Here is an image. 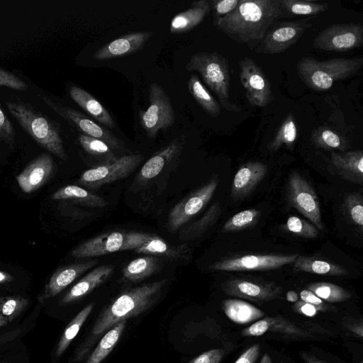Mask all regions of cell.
Wrapping results in <instances>:
<instances>
[{"label": "cell", "mask_w": 363, "mask_h": 363, "mask_svg": "<svg viewBox=\"0 0 363 363\" xmlns=\"http://www.w3.org/2000/svg\"><path fill=\"white\" fill-rule=\"evenodd\" d=\"M1 313L9 323L15 319L28 306V299L17 296L1 297Z\"/></svg>", "instance_id": "cell-42"}, {"label": "cell", "mask_w": 363, "mask_h": 363, "mask_svg": "<svg viewBox=\"0 0 363 363\" xmlns=\"http://www.w3.org/2000/svg\"><path fill=\"white\" fill-rule=\"evenodd\" d=\"M98 263V259L73 263L57 268L38 296L39 302L55 296L77 278Z\"/></svg>", "instance_id": "cell-19"}, {"label": "cell", "mask_w": 363, "mask_h": 363, "mask_svg": "<svg viewBox=\"0 0 363 363\" xmlns=\"http://www.w3.org/2000/svg\"><path fill=\"white\" fill-rule=\"evenodd\" d=\"M126 320L114 325L101 338L99 345L90 354L86 363H101L112 351L118 342L124 328Z\"/></svg>", "instance_id": "cell-34"}, {"label": "cell", "mask_w": 363, "mask_h": 363, "mask_svg": "<svg viewBox=\"0 0 363 363\" xmlns=\"http://www.w3.org/2000/svg\"><path fill=\"white\" fill-rule=\"evenodd\" d=\"M0 86H6L16 90L24 91L28 85L14 74L0 67Z\"/></svg>", "instance_id": "cell-44"}, {"label": "cell", "mask_w": 363, "mask_h": 363, "mask_svg": "<svg viewBox=\"0 0 363 363\" xmlns=\"http://www.w3.org/2000/svg\"><path fill=\"white\" fill-rule=\"evenodd\" d=\"M363 65V57L333 58L319 61L311 57H303L297 65L301 79L311 89L326 91L339 80L346 79L358 72Z\"/></svg>", "instance_id": "cell-4"}, {"label": "cell", "mask_w": 363, "mask_h": 363, "mask_svg": "<svg viewBox=\"0 0 363 363\" xmlns=\"http://www.w3.org/2000/svg\"><path fill=\"white\" fill-rule=\"evenodd\" d=\"M167 283L168 279H164L131 288L121 294L99 315L93 327L92 335H101L116 323L150 308Z\"/></svg>", "instance_id": "cell-2"}, {"label": "cell", "mask_w": 363, "mask_h": 363, "mask_svg": "<svg viewBox=\"0 0 363 363\" xmlns=\"http://www.w3.org/2000/svg\"><path fill=\"white\" fill-rule=\"evenodd\" d=\"M145 233L108 232L89 239L71 252L74 258H92L120 251L134 250L145 238Z\"/></svg>", "instance_id": "cell-6"}, {"label": "cell", "mask_w": 363, "mask_h": 363, "mask_svg": "<svg viewBox=\"0 0 363 363\" xmlns=\"http://www.w3.org/2000/svg\"><path fill=\"white\" fill-rule=\"evenodd\" d=\"M286 299L290 302H296L298 301V294L294 291H289L286 293Z\"/></svg>", "instance_id": "cell-53"}, {"label": "cell", "mask_w": 363, "mask_h": 363, "mask_svg": "<svg viewBox=\"0 0 363 363\" xmlns=\"http://www.w3.org/2000/svg\"><path fill=\"white\" fill-rule=\"evenodd\" d=\"M218 182V177L213 176L206 184L176 203L167 217L169 230L176 232L201 211L213 197Z\"/></svg>", "instance_id": "cell-9"}, {"label": "cell", "mask_w": 363, "mask_h": 363, "mask_svg": "<svg viewBox=\"0 0 363 363\" xmlns=\"http://www.w3.org/2000/svg\"><path fill=\"white\" fill-rule=\"evenodd\" d=\"M0 140L10 145L15 141V132L12 123L9 120L4 112L0 108Z\"/></svg>", "instance_id": "cell-45"}, {"label": "cell", "mask_w": 363, "mask_h": 363, "mask_svg": "<svg viewBox=\"0 0 363 363\" xmlns=\"http://www.w3.org/2000/svg\"><path fill=\"white\" fill-rule=\"evenodd\" d=\"M113 272V266L111 264L94 268L65 294L61 300V303L68 304L82 298L106 281Z\"/></svg>", "instance_id": "cell-24"}, {"label": "cell", "mask_w": 363, "mask_h": 363, "mask_svg": "<svg viewBox=\"0 0 363 363\" xmlns=\"http://www.w3.org/2000/svg\"><path fill=\"white\" fill-rule=\"evenodd\" d=\"M54 169L52 157L48 154H42L16 177V181L23 192L30 194L38 189L50 179Z\"/></svg>", "instance_id": "cell-21"}, {"label": "cell", "mask_w": 363, "mask_h": 363, "mask_svg": "<svg viewBox=\"0 0 363 363\" xmlns=\"http://www.w3.org/2000/svg\"><path fill=\"white\" fill-rule=\"evenodd\" d=\"M308 362L309 363H322V362H315V361H312V360H308Z\"/></svg>", "instance_id": "cell-56"}, {"label": "cell", "mask_w": 363, "mask_h": 363, "mask_svg": "<svg viewBox=\"0 0 363 363\" xmlns=\"http://www.w3.org/2000/svg\"><path fill=\"white\" fill-rule=\"evenodd\" d=\"M295 308L300 313L310 317L315 315L319 308L318 306L306 303L303 301H298L296 304Z\"/></svg>", "instance_id": "cell-51"}, {"label": "cell", "mask_w": 363, "mask_h": 363, "mask_svg": "<svg viewBox=\"0 0 363 363\" xmlns=\"http://www.w3.org/2000/svg\"><path fill=\"white\" fill-rule=\"evenodd\" d=\"M310 18L281 22L269 30L256 49L257 53L277 54L285 52L311 26Z\"/></svg>", "instance_id": "cell-15"}, {"label": "cell", "mask_w": 363, "mask_h": 363, "mask_svg": "<svg viewBox=\"0 0 363 363\" xmlns=\"http://www.w3.org/2000/svg\"><path fill=\"white\" fill-rule=\"evenodd\" d=\"M270 328V319H262L259 320L249 328H247L244 332L245 335L250 336H260L264 334Z\"/></svg>", "instance_id": "cell-48"}, {"label": "cell", "mask_w": 363, "mask_h": 363, "mask_svg": "<svg viewBox=\"0 0 363 363\" xmlns=\"http://www.w3.org/2000/svg\"><path fill=\"white\" fill-rule=\"evenodd\" d=\"M221 208L215 202L199 220L182 228L179 233L180 240L187 241L198 238L208 230L218 219Z\"/></svg>", "instance_id": "cell-31"}, {"label": "cell", "mask_w": 363, "mask_h": 363, "mask_svg": "<svg viewBox=\"0 0 363 363\" xmlns=\"http://www.w3.org/2000/svg\"><path fill=\"white\" fill-rule=\"evenodd\" d=\"M42 99L51 109L82 132V134L101 140L113 150H118L124 148L123 140L118 138L111 130L90 119L82 112L56 103L47 96H43Z\"/></svg>", "instance_id": "cell-12"}, {"label": "cell", "mask_w": 363, "mask_h": 363, "mask_svg": "<svg viewBox=\"0 0 363 363\" xmlns=\"http://www.w3.org/2000/svg\"><path fill=\"white\" fill-rule=\"evenodd\" d=\"M267 166L260 162H248L242 165L234 176L230 194L234 200L249 195L264 179Z\"/></svg>", "instance_id": "cell-22"}, {"label": "cell", "mask_w": 363, "mask_h": 363, "mask_svg": "<svg viewBox=\"0 0 363 363\" xmlns=\"http://www.w3.org/2000/svg\"><path fill=\"white\" fill-rule=\"evenodd\" d=\"M328 169L350 182L363 184V152L361 150L332 152Z\"/></svg>", "instance_id": "cell-20"}, {"label": "cell", "mask_w": 363, "mask_h": 363, "mask_svg": "<svg viewBox=\"0 0 363 363\" xmlns=\"http://www.w3.org/2000/svg\"><path fill=\"white\" fill-rule=\"evenodd\" d=\"M223 309L227 317L239 324H245L258 319L264 313L253 305L238 299H228L223 302Z\"/></svg>", "instance_id": "cell-32"}, {"label": "cell", "mask_w": 363, "mask_h": 363, "mask_svg": "<svg viewBox=\"0 0 363 363\" xmlns=\"http://www.w3.org/2000/svg\"><path fill=\"white\" fill-rule=\"evenodd\" d=\"M222 288L228 294L255 301L272 299L281 293V288L274 282L245 278L228 279Z\"/></svg>", "instance_id": "cell-16"}, {"label": "cell", "mask_w": 363, "mask_h": 363, "mask_svg": "<svg viewBox=\"0 0 363 363\" xmlns=\"http://www.w3.org/2000/svg\"><path fill=\"white\" fill-rule=\"evenodd\" d=\"M152 32H132L122 35L105 44L93 55L96 60L125 57L140 50L153 36Z\"/></svg>", "instance_id": "cell-18"}, {"label": "cell", "mask_w": 363, "mask_h": 363, "mask_svg": "<svg viewBox=\"0 0 363 363\" xmlns=\"http://www.w3.org/2000/svg\"><path fill=\"white\" fill-rule=\"evenodd\" d=\"M259 352V346L256 344L247 349L234 363H255Z\"/></svg>", "instance_id": "cell-49"}, {"label": "cell", "mask_w": 363, "mask_h": 363, "mask_svg": "<svg viewBox=\"0 0 363 363\" xmlns=\"http://www.w3.org/2000/svg\"><path fill=\"white\" fill-rule=\"evenodd\" d=\"M185 143L186 136L181 135L154 154L140 169L138 180L143 183L148 182L157 177L164 169L172 166L179 160Z\"/></svg>", "instance_id": "cell-17"}, {"label": "cell", "mask_w": 363, "mask_h": 363, "mask_svg": "<svg viewBox=\"0 0 363 363\" xmlns=\"http://www.w3.org/2000/svg\"><path fill=\"white\" fill-rule=\"evenodd\" d=\"M240 82L248 102L253 106L264 108L273 100L270 83L262 68L251 58L239 62Z\"/></svg>", "instance_id": "cell-14"}, {"label": "cell", "mask_w": 363, "mask_h": 363, "mask_svg": "<svg viewBox=\"0 0 363 363\" xmlns=\"http://www.w3.org/2000/svg\"><path fill=\"white\" fill-rule=\"evenodd\" d=\"M240 0H213L211 1L214 18H221L232 12Z\"/></svg>", "instance_id": "cell-46"}, {"label": "cell", "mask_w": 363, "mask_h": 363, "mask_svg": "<svg viewBox=\"0 0 363 363\" xmlns=\"http://www.w3.org/2000/svg\"><path fill=\"white\" fill-rule=\"evenodd\" d=\"M363 44L361 23H336L323 30L313 40V47L324 51L347 52Z\"/></svg>", "instance_id": "cell-11"}, {"label": "cell", "mask_w": 363, "mask_h": 363, "mask_svg": "<svg viewBox=\"0 0 363 363\" xmlns=\"http://www.w3.org/2000/svg\"><path fill=\"white\" fill-rule=\"evenodd\" d=\"M298 254L290 255H245L226 258L212 264L213 271H268L294 263Z\"/></svg>", "instance_id": "cell-13"}, {"label": "cell", "mask_w": 363, "mask_h": 363, "mask_svg": "<svg viewBox=\"0 0 363 363\" xmlns=\"http://www.w3.org/2000/svg\"><path fill=\"white\" fill-rule=\"evenodd\" d=\"M286 190L289 205L323 230L319 200L311 184L299 173L293 172L289 177Z\"/></svg>", "instance_id": "cell-10"}, {"label": "cell", "mask_w": 363, "mask_h": 363, "mask_svg": "<svg viewBox=\"0 0 363 363\" xmlns=\"http://www.w3.org/2000/svg\"><path fill=\"white\" fill-rule=\"evenodd\" d=\"M260 363H272V359L267 353L264 354Z\"/></svg>", "instance_id": "cell-54"}, {"label": "cell", "mask_w": 363, "mask_h": 363, "mask_svg": "<svg viewBox=\"0 0 363 363\" xmlns=\"http://www.w3.org/2000/svg\"><path fill=\"white\" fill-rule=\"evenodd\" d=\"M143 160L140 154H131L118 157L115 161L93 167L84 171L78 183L90 189L125 179L130 175Z\"/></svg>", "instance_id": "cell-8"}, {"label": "cell", "mask_w": 363, "mask_h": 363, "mask_svg": "<svg viewBox=\"0 0 363 363\" xmlns=\"http://www.w3.org/2000/svg\"><path fill=\"white\" fill-rule=\"evenodd\" d=\"M13 277L11 274L0 271V284L7 283L13 281Z\"/></svg>", "instance_id": "cell-52"}, {"label": "cell", "mask_w": 363, "mask_h": 363, "mask_svg": "<svg viewBox=\"0 0 363 363\" xmlns=\"http://www.w3.org/2000/svg\"><path fill=\"white\" fill-rule=\"evenodd\" d=\"M210 11L211 6L207 0L194 1L190 8L173 17L169 26L170 33H182L194 29L203 21Z\"/></svg>", "instance_id": "cell-26"}, {"label": "cell", "mask_w": 363, "mask_h": 363, "mask_svg": "<svg viewBox=\"0 0 363 363\" xmlns=\"http://www.w3.org/2000/svg\"><path fill=\"white\" fill-rule=\"evenodd\" d=\"M297 138V128L293 114L289 113L281 124L274 139L270 142L268 148L275 151L285 145L292 149Z\"/></svg>", "instance_id": "cell-36"}, {"label": "cell", "mask_w": 363, "mask_h": 363, "mask_svg": "<svg viewBox=\"0 0 363 363\" xmlns=\"http://www.w3.org/2000/svg\"><path fill=\"white\" fill-rule=\"evenodd\" d=\"M260 211L247 209L233 216L223 225L222 230L225 233L242 230L257 223Z\"/></svg>", "instance_id": "cell-40"}, {"label": "cell", "mask_w": 363, "mask_h": 363, "mask_svg": "<svg viewBox=\"0 0 363 363\" xmlns=\"http://www.w3.org/2000/svg\"><path fill=\"white\" fill-rule=\"evenodd\" d=\"M293 264V269L296 272L325 276H345L348 274L347 269L341 265L313 257L298 255Z\"/></svg>", "instance_id": "cell-28"}, {"label": "cell", "mask_w": 363, "mask_h": 363, "mask_svg": "<svg viewBox=\"0 0 363 363\" xmlns=\"http://www.w3.org/2000/svg\"><path fill=\"white\" fill-rule=\"evenodd\" d=\"M94 308V303H89L69 323L65 328L57 345L55 355L60 357L69 347L71 342L76 337L84 323L91 313Z\"/></svg>", "instance_id": "cell-35"}, {"label": "cell", "mask_w": 363, "mask_h": 363, "mask_svg": "<svg viewBox=\"0 0 363 363\" xmlns=\"http://www.w3.org/2000/svg\"><path fill=\"white\" fill-rule=\"evenodd\" d=\"M54 200L68 201L89 208H104L108 201L101 196L76 185L64 186L51 195Z\"/></svg>", "instance_id": "cell-27"}, {"label": "cell", "mask_w": 363, "mask_h": 363, "mask_svg": "<svg viewBox=\"0 0 363 363\" xmlns=\"http://www.w3.org/2000/svg\"><path fill=\"white\" fill-rule=\"evenodd\" d=\"M78 142L84 152L96 162L94 167L112 162L118 157L108 144L97 138L80 133Z\"/></svg>", "instance_id": "cell-30"}, {"label": "cell", "mask_w": 363, "mask_h": 363, "mask_svg": "<svg viewBox=\"0 0 363 363\" xmlns=\"http://www.w3.org/2000/svg\"><path fill=\"white\" fill-rule=\"evenodd\" d=\"M280 0H240L235 9L213 24L233 40L257 46L279 18L286 16Z\"/></svg>", "instance_id": "cell-1"}, {"label": "cell", "mask_w": 363, "mask_h": 363, "mask_svg": "<svg viewBox=\"0 0 363 363\" xmlns=\"http://www.w3.org/2000/svg\"><path fill=\"white\" fill-rule=\"evenodd\" d=\"M286 228L289 232L305 238H314L318 235V229L314 225L295 216L288 218Z\"/></svg>", "instance_id": "cell-43"}, {"label": "cell", "mask_w": 363, "mask_h": 363, "mask_svg": "<svg viewBox=\"0 0 363 363\" xmlns=\"http://www.w3.org/2000/svg\"><path fill=\"white\" fill-rule=\"evenodd\" d=\"M188 89L192 97L211 116L220 113V105L201 83L198 76L192 74L188 80Z\"/></svg>", "instance_id": "cell-33"}, {"label": "cell", "mask_w": 363, "mask_h": 363, "mask_svg": "<svg viewBox=\"0 0 363 363\" xmlns=\"http://www.w3.org/2000/svg\"><path fill=\"white\" fill-rule=\"evenodd\" d=\"M7 109L23 129L43 148L66 160L63 140L56 123L21 100L6 103Z\"/></svg>", "instance_id": "cell-3"}, {"label": "cell", "mask_w": 363, "mask_h": 363, "mask_svg": "<svg viewBox=\"0 0 363 363\" xmlns=\"http://www.w3.org/2000/svg\"><path fill=\"white\" fill-rule=\"evenodd\" d=\"M307 289L323 301L328 302L344 301L351 296V294L347 291L332 283H311L308 285Z\"/></svg>", "instance_id": "cell-38"}, {"label": "cell", "mask_w": 363, "mask_h": 363, "mask_svg": "<svg viewBox=\"0 0 363 363\" xmlns=\"http://www.w3.org/2000/svg\"><path fill=\"white\" fill-rule=\"evenodd\" d=\"M343 208L351 222L362 228L363 225V199L361 194H347L344 199Z\"/></svg>", "instance_id": "cell-41"}, {"label": "cell", "mask_w": 363, "mask_h": 363, "mask_svg": "<svg viewBox=\"0 0 363 363\" xmlns=\"http://www.w3.org/2000/svg\"><path fill=\"white\" fill-rule=\"evenodd\" d=\"M69 94L71 99L99 124L109 129L115 128L116 123L110 113L92 94L76 85L70 86Z\"/></svg>", "instance_id": "cell-25"}, {"label": "cell", "mask_w": 363, "mask_h": 363, "mask_svg": "<svg viewBox=\"0 0 363 363\" xmlns=\"http://www.w3.org/2000/svg\"><path fill=\"white\" fill-rule=\"evenodd\" d=\"M140 121L150 138H155L160 130H165L174 124L175 112L169 96L157 83L150 84L149 106L140 113Z\"/></svg>", "instance_id": "cell-7"}, {"label": "cell", "mask_w": 363, "mask_h": 363, "mask_svg": "<svg viewBox=\"0 0 363 363\" xmlns=\"http://www.w3.org/2000/svg\"><path fill=\"white\" fill-rule=\"evenodd\" d=\"M9 323L7 319L4 318L1 313V301H0V327L4 326Z\"/></svg>", "instance_id": "cell-55"}, {"label": "cell", "mask_w": 363, "mask_h": 363, "mask_svg": "<svg viewBox=\"0 0 363 363\" xmlns=\"http://www.w3.org/2000/svg\"><path fill=\"white\" fill-rule=\"evenodd\" d=\"M311 141L317 147L325 150H339L344 152L347 148L344 139L335 131L325 126L313 130Z\"/></svg>", "instance_id": "cell-37"}, {"label": "cell", "mask_w": 363, "mask_h": 363, "mask_svg": "<svg viewBox=\"0 0 363 363\" xmlns=\"http://www.w3.org/2000/svg\"><path fill=\"white\" fill-rule=\"evenodd\" d=\"M2 363H6V362H2Z\"/></svg>", "instance_id": "cell-57"}, {"label": "cell", "mask_w": 363, "mask_h": 363, "mask_svg": "<svg viewBox=\"0 0 363 363\" xmlns=\"http://www.w3.org/2000/svg\"><path fill=\"white\" fill-rule=\"evenodd\" d=\"M223 353V350L220 349L208 350L193 359L189 363H219Z\"/></svg>", "instance_id": "cell-47"}, {"label": "cell", "mask_w": 363, "mask_h": 363, "mask_svg": "<svg viewBox=\"0 0 363 363\" xmlns=\"http://www.w3.org/2000/svg\"><path fill=\"white\" fill-rule=\"evenodd\" d=\"M299 295L301 301L306 303L314 305L319 308H322L325 305V303L322 299L308 289L302 290Z\"/></svg>", "instance_id": "cell-50"}, {"label": "cell", "mask_w": 363, "mask_h": 363, "mask_svg": "<svg viewBox=\"0 0 363 363\" xmlns=\"http://www.w3.org/2000/svg\"><path fill=\"white\" fill-rule=\"evenodd\" d=\"M286 13L297 16H313L325 12L329 6L327 3L319 4L301 0H280Z\"/></svg>", "instance_id": "cell-39"}, {"label": "cell", "mask_w": 363, "mask_h": 363, "mask_svg": "<svg viewBox=\"0 0 363 363\" xmlns=\"http://www.w3.org/2000/svg\"><path fill=\"white\" fill-rule=\"evenodd\" d=\"M161 262L157 257L146 255L138 257L128 263L122 270L124 279L130 281H140L157 272Z\"/></svg>", "instance_id": "cell-29"}, {"label": "cell", "mask_w": 363, "mask_h": 363, "mask_svg": "<svg viewBox=\"0 0 363 363\" xmlns=\"http://www.w3.org/2000/svg\"><path fill=\"white\" fill-rule=\"evenodd\" d=\"M228 60L216 52H199L190 57L186 69L199 72L206 84L216 94L221 106L229 111L240 109L229 98L230 69Z\"/></svg>", "instance_id": "cell-5"}, {"label": "cell", "mask_w": 363, "mask_h": 363, "mask_svg": "<svg viewBox=\"0 0 363 363\" xmlns=\"http://www.w3.org/2000/svg\"><path fill=\"white\" fill-rule=\"evenodd\" d=\"M138 254L162 257L169 260H181L189 256L186 245H173L156 234L146 233L140 245L133 250Z\"/></svg>", "instance_id": "cell-23"}]
</instances>
